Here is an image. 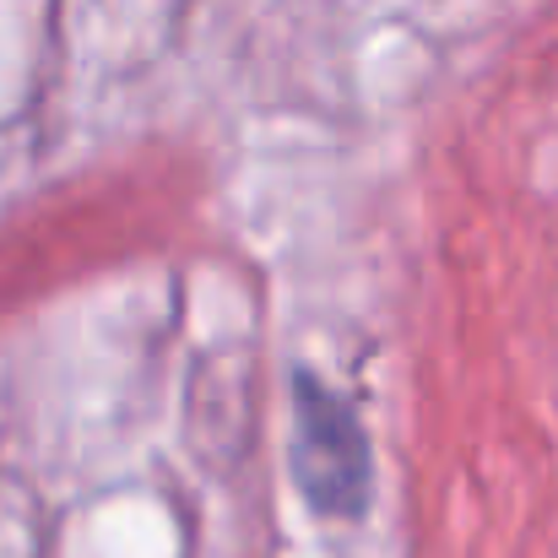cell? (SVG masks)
Wrapping results in <instances>:
<instances>
[{
  "label": "cell",
  "instance_id": "1",
  "mask_svg": "<svg viewBox=\"0 0 558 558\" xmlns=\"http://www.w3.org/2000/svg\"><path fill=\"white\" fill-rule=\"evenodd\" d=\"M293 488L315 515L359 521L374 494V450L359 412L320 385L315 374H293V434H288Z\"/></svg>",
  "mask_w": 558,
  "mask_h": 558
}]
</instances>
